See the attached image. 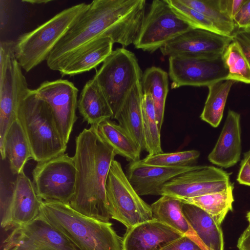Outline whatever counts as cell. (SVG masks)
Masks as SVG:
<instances>
[{"label":"cell","mask_w":250,"mask_h":250,"mask_svg":"<svg viewBox=\"0 0 250 250\" xmlns=\"http://www.w3.org/2000/svg\"><path fill=\"white\" fill-rule=\"evenodd\" d=\"M145 0H94L88 3L54 47L48 67L59 71L63 62L83 46L110 38L123 47L135 43L145 17Z\"/></svg>","instance_id":"cell-1"},{"label":"cell","mask_w":250,"mask_h":250,"mask_svg":"<svg viewBox=\"0 0 250 250\" xmlns=\"http://www.w3.org/2000/svg\"><path fill=\"white\" fill-rule=\"evenodd\" d=\"M116 153L102 139L97 128H84L75 138L76 168L74 194L69 205L78 212L104 222L111 218L106 183Z\"/></svg>","instance_id":"cell-2"},{"label":"cell","mask_w":250,"mask_h":250,"mask_svg":"<svg viewBox=\"0 0 250 250\" xmlns=\"http://www.w3.org/2000/svg\"><path fill=\"white\" fill-rule=\"evenodd\" d=\"M39 216L78 250H123V238L113 229L112 223L86 216L68 204L42 201Z\"/></svg>","instance_id":"cell-3"},{"label":"cell","mask_w":250,"mask_h":250,"mask_svg":"<svg viewBox=\"0 0 250 250\" xmlns=\"http://www.w3.org/2000/svg\"><path fill=\"white\" fill-rule=\"evenodd\" d=\"M17 119L29 142L33 159L43 162L65 153L67 148L49 104L35 89H29L20 101Z\"/></svg>","instance_id":"cell-4"},{"label":"cell","mask_w":250,"mask_h":250,"mask_svg":"<svg viewBox=\"0 0 250 250\" xmlns=\"http://www.w3.org/2000/svg\"><path fill=\"white\" fill-rule=\"evenodd\" d=\"M88 5L83 2L66 8L18 38L16 42V59L26 72L46 61L54 47Z\"/></svg>","instance_id":"cell-5"},{"label":"cell","mask_w":250,"mask_h":250,"mask_svg":"<svg viewBox=\"0 0 250 250\" xmlns=\"http://www.w3.org/2000/svg\"><path fill=\"white\" fill-rule=\"evenodd\" d=\"M143 72L137 58L124 47L117 48L103 62L93 78L103 91L116 120L128 93L141 82Z\"/></svg>","instance_id":"cell-6"},{"label":"cell","mask_w":250,"mask_h":250,"mask_svg":"<svg viewBox=\"0 0 250 250\" xmlns=\"http://www.w3.org/2000/svg\"><path fill=\"white\" fill-rule=\"evenodd\" d=\"M0 190L1 228L8 230L22 227L39 216L43 201L24 171L13 182H8L1 171Z\"/></svg>","instance_id":"cell-7"},{"label":"cell","mask_w":250,"mask_h":250,"mask_svg":"<svg viewBox=\"0 0 250 250\" xmlns=\"http://www.w3.org/2000/svg\"><path fill=\"white\" fill-rule=\"evenodd\" d=\"M106 193L111 218L123 224L127 229L153 219L151 206L135 191L120 163L116 160L109 169Z\"/></svg>","instance_id":"cell-8"},{"label":"cell","mask_w":250,"mask_h":250,"mask_svg":"<svg viewBox=\"0 0 250 250\" xmlns=\"http://www.w3.org/2000/svg\"><path fill=\"white\" fill-rule=\"evenodd\" d=\"M32 173L36 192L43 201L69 204L76 183L73 157L64 153L38 163Z\"/></svg>","instance_id":"cell-9"},{"label":"cell","mask_w":250,"mask_h":250,"mask_svg":"<svg viewBox=\"0 0 250 250\" xmlns=\"http://www.w3.org/2000/svg\"><path fill=\"white\" fill-rule=\"evenodd\" d=\"M192 28L175 13L167 0H154L145 16L134 45L137 49L153 53Z\"/></svg>","instance_id":"cell-10"},{"label":"cell","mask_w":250,"mask_h":250,"mask_svg":"<svg viewBox=\"0 0 250 250\" xmlns=\"http://www.w3.org/2000/svg\"><path fill=\"white\" fill-rule=\"evenodd\" d=\"M233 186L229 175L211 166H196L165 184L160 195L181 200L224 191Z\"/></svg>","instance_id":"cell-11"},{"label":"cell","mask_w":250,"mask_h":250,"mask_svg":"<svg viewBox=\"0 0 250 250\" xmlns=\"http://www.w3.org/2000/svg\"><path fill=\"white\" fill-rule=\"evenodd\" d=\"M171 88L183 86H208L227 79L229 71L223 55L214 58L169 57Z\"/></svg>","instance_id":"cell-12"},{"label":"cell","mask_w":250,"mask_h":250,"mask_svg":"<svg viewBox=\"0 0 250 250\" xmlns=\"http://www.w3.org/2000/svg\"><path fill=\"white\" fill-rule=\"evenodd\" d=\"M35 90L50 106L58 131L67 145L78 118V88L67 80L59 79L44 81Z\"/></svg>","instance_id":"cell-13"},{"label":"cell","mask_w":250,"mask_h":250,"mask_svg":"<svg viewBox=\"0 0 250 250\" xmlns=\"http://www.w3.org/2000/svg\"><path fill=\"white\" fill-rule=\"evenodd\" d=\"M232 37L192 28L172 39L160 49L164 56L214 58L223 55Z\"/></svg>","instance_id":"cell-14"},{"label":"cell","mask_w":250,"mask_h":250,"mask_svg":"<svg viewBox=\"0 0 250 250\" xmlns=\"http://www.w3.org/2000/svg\"><path fill=\"white\" fill-rule=\"evenodd\" d=\"M21 69L15 58L9 64L4 74L0 76V150L2 160L6 159L4 151L6 134L17 119L20 101L29 89Z\"/></svg>","instance_id":"cell-15"},{"label":"cell","mask_w":250,"mask_h":250,"mask_svg":"<svg viewBox=\"0 0 250 250\" xmlns=\"http://www.w3.org/2000/svg\"><path fill=\"white\" fill-rule=\"evenodd\" d=\"M196 166L163 167L144 164L140 159L130 162L126 176L137 193L140 196L159 195L164 185L175 177L193 169Z\"/></svg>","instance_id":"cell-16"},{"label":"cell","mask_w":250,"mask_h":250,"mask_svg":"<svg viewBox=\"0 0 250 250\" xmlns=\"http://www.w3.org/2000/svg\"><path fill=\"white\" fill-rule=\"evenodd\" d=\"M183 235L155 219L127 229L123 238V250H161Z\"/></svg>","instance_id":"cell-17"},{"label":"cell","mask_w":250,"mask_h":250,"mask_svg":"<svg viewBox=\"0 0 250 250\" xmlns=\"http://www.w3.org/2000/svg\"><path fill=\"white\" fill-rule=\"evenodd\" d=\"M240 115L229 109L220 136L208 156L213 164L228 168L239 160L241 153Z\"/></svg>","instance_id":"cell-18"},{"label":"cell","mask_w":250,"mask_h":250,"mask_svg":"<svg viewBox=\"0 0 250 250\" xmlns=\"http://www.w3.org/2000/svg\"><path fill=\"white\" fill-rule=\"evenodd\" d=\"M114 44L108 37L97 39L79 49L62 64V76H74L96 68L110 55Z\"/></svg>","instance_id":"cell-19"},{"label":"cell","mask_w":250,"mask_h":250,"mask_svg":"<svg viewBox=\"0 0 250 250\" xmlns=\"http://www.w3.org/2000/svg\"><path fill=\"white\" fill-rule=\"evenodd\" d=\"M183 214L207 250H224L221 225L198 206L182 201Z\"/></svg>","instance_id":"cell-20"},{"label":"cell","mask_w":250,"mask_h":250,"mask_svg":"<svg viewBox=\"0 0 250 250\" xmlns=\"http://www.w3.org/2000/svg\"><path fill=\"white\" fill-rule=\"evenodd\" d=\"M78 109L83 121L97 128L102 122L112 119L113 116L105 96L94 78L83 86L78 99Z\"/></svg>","instance_id":"cell-21"},{"label":"cell","mask_w":250,"mask_h":250,"mask_svg":"<svg viewBox=\"0 0 250 250\" xmlns=\"http://www.w3.org/2000/svg\"><path fill=\"white\" fill-rule=\"evenodd\" d=\"M141 82L137 83L128 93L116 120L132 137L142 151L145 150L146 146L143 125L144 93Z\"/></svg>","instance_id":"cell-22"},{"label":"cell","mask_w":250,"mask_h":250,"mask_svg":"<svg viewBox=\"0 0 250 250\" xmlns=\"http://www.w3.org/2000/svg\"><path fill=\"white\" fill-rule=\"evenodd\" d=\"M150 206L153 219L169 226L183 235L190 237L203 250H207L186 219L181 199L163 195Z\"/></svg>","instance_id":"cell-23"},{"label":"cell","mask_w":250,"mask_h":250,"mask_svg":"<svg viewBox=\"0 0 250 250\" xmlns=\"http://www.w3.org/2000/svg\"><path fill=\"white\" fill-rule=\"evenodd\" d=\"M4 151L13 174L17 175L23 171L28 161L33 159L29 142L17 119L12 123L6 134Z\"/></svg>","instance_id":"cell-24"},{"label":"cell","mask_w":250,"mask_h":250,"mask_svg":"<svg viewBox=\"0 0 250 250\" xmlns=\"http://www.w3.org/2000/svg\"><path fill=\"white\" fill-rule=\"evenodd\" d=\"M102 139L117 155L130 162L140 160L141 150L128 133L120 125L110 119L102 122L97 128Z\"/></svg>","instance_id":"cell-25"},{"label":"cell","mask_w":250,"mask_h":250,"mask_svg":"<svg viewBox=\"0 0 250 250\" xmlns=\"http://www.w3.org/2000/svg\"><path fill=\"white\" fill-rule=\"evenodd\" d=\"M141 83L143 93L150 94L152 97L161 131L168 92V74L161 68L152 66L144 71Z\"/></svg>","instance_id":"cell-26"},{"label":"cell","mask_w":250,"mask_h":250,"mask_svg":"<svg viewBox=\"0 0 250 250\" xmlns=\"http://www.w3.org/2000/svg\"><path fill=\"white\" fill-rule=\"evenodd\" d=\"M15 229L31 240L52 250H78L64 235L39 216L28 224Z\"/></svg>","instance_id":"cell-27"},{"label":"cell","mask_w":250,"mask_h":250,"mask_svg":"<svg viewBox=\"0 0 250 250\" xmlns=\"http://www.w3.org/2000/svg\"><path fill=\"white\" fill-rule=\"evenodd\" d=\"M235 81L223 80L208 86V93L200 115L202 120L213 127L220 124L223 115L228 96Z\"/></svg>","instance_id":"cell-28"},{"label":"cell","mask_w":250,"mask_h":250,"mask_svg":"<svg viewBox=\"0 0 250 250\" xmlns=\"http://www.w3.org/2000/svg\"><path fill=\"white\" fill-rule=\"evenodd\" d=\"M209 20L220 34L232 37L236 32L233 19L227 14L222 0H180Z\"/></svg>","instance_id":"cell-29"},{"label":"cell","mask_w":250,"mask_h":250,"mask_svg":"<svg viewBox=\"0 0 250 250\" xmlns=\"http://www.w3.org/2000/svg\"><path fill=\"white\" fill-rule=\"evenodd\" d=\"M233 186L222 192L189 198L182 201L195 205L209 214L215 222L221 225L234 202Z\"/></svg>","instance_id":"cell-30"},{"label":"cell","mask_w":250,"mask_h":250,"mask_svg":"<svg viewBox=\"0 0 250 250\" xmlns=\"http://www.w3.org/2000/svg\"><path fill=\"white\" fill-rule=\"evenodd\" d=\"M143 125L145 146L148 155L163 153L160 132L155 107L150 94H144L142 100Z\"/></svg>","instance_id":"cell-31"},{"label":"cell","mask_w":250,"mask_h":250,"mask_svg":"<svg viewBox=\"0 0 250 250\" xmlns=\"http://www.w3.org/2000/svg\"><path fill=\"white\" fill-rule=\"evenodd\" d=\"M229 71L227 79L250 84V66L240 45L233 40L223 54Z\"/></svg>","instance_id":"cell-32"},{"label":"cell","mask_w":250,"mask_h":250,"mask_svg":"<svg viewBox=\"0 0 250 250\" xmlns=\"http://www.w3.org/2000/svg\"><path fill=\"white\" fill-rule=\"evenodd\" d=\"M200 152L189 150L171 153L148 155L142 162L144 164L163 167H185L191 166L199 157Z\"/></svg>","instance_id":"cell-33"},{"label":"cell","mask_w":250,"mask_h":250,"mask_svg":"<svg viewBox=\"0 0 250 250\" xmlns=\"http://www.w3.org/2000/svg\"><path fill=\"white\" fill-rule=\"evenodd\" d=\"M167 1L175 13L194 28L205 29L220 34L212 22L196 10L183 3L180 0Z\"/></svg>","instance_id":"cell-34"},{"label":"cell","mask_w":250,"mask_h":250,"mask_svg":"<svg viewBox=\"0 0 250 250\" xmlns=\"http://www.w3.org/2000/svg\"><path fill=\"white\" fill-rule=\"evenodd\" d=\"M16 42L1 41L0 43V76L3 75L11 62L16 58Z\"/></svg>","instance_id":"cell-35"},{"label":"cell","mask_w":250,"mask_h":250,"mask_svg":"<svg viewBox=\"0 0 250 250\" xmlns=\"http://www.w3.org/2000/svg\"><path fill=\"white\" fill-rule=\"evenodd\" d=\"M161 250H203L190 237L183 235Z\"/></svg>","instance_id":"cell-36"},{"label":"cell","mask_w":250,"mask_h":250,"mask_svg":"<svg viewBox=\"0 0 250 250\" xmlns=\"http://www.w3.org/2000/svg\"><path fill=\"white\" fill-rule=\"evenodd\" d=\"M239 29L250 28V0H246L233 19Z\"/></svg>","instance_id":"cell-37"},{"label":"cell","mask_w":250,"mask_h":250,"mask_svg":"<svg viewBox=\"0 0 250 250\" xmlns=\"http://www.w3.org/2000/svg\"><path fill=\"white\" fill-rule=\"evenodd\" d=\"M232 38L240 45L250 66V28L238 29L236 31Z\"/></svg>","instance_id":"cell-38"},{"label":"cell","mask_w":250,"mask_h":250,"mask_svg":"<svg viewBox=\"0 0 250 250\" xmlns=\"http://www.w3.org/2000/svg\"><path fill=\"white\" fill-rule=\"evenodd\" d=\"M224 9L228 15L233 19L246 0H222Z\"/></svg>","instance_id":"cell-39"},{"label":"cell","mask_w":250,"mask_h":250,"mask_svg":"<svg viewBox=\"0 0 250 250\" xmlns=\"http://www.w3.org/2000/svg\"><path fill=\"white\" fill-rule=\"evenodd\" d=\"M240 166L237 181L240 184L250 186V165L241 162Z\"/></svg>","instance_id":"cell-40"},{"label":"cell","mask_w":250,"mask_h":250,"mask_svg":"<svg viewBox=\"0 0 250 250\" xmlns=\"http://www.w3.org/2000/svg\"><path fill=\"white\" fill-rule=\"evenodd\" d=\"M237 246L239 250H250V226L249 225L239 237Z\"/></svg>","instance_id":"cell-41"},{"label":"cell","mask_w":250,"mask_h":250,"mask_svg":"<svg viewBox=\"0 0 250 250\" xmlns=\"http://www.w3.org/2000/svg\"><path fill=\"white\" fill-rule=\"evenodd\" d=\"M51 0H23L21 2H27L32 4H46L51 2Z\"/></svg>","instance_id":"cell-42"},{"label":"cell","mask_w":250,"mask_h":250,"mask_svg":"<svg viewBox=\"0 0 250 250\" xmlns=\"http://www.w3.org/2000/svg\"><path fill=\"white\" fill-rule=\"evenodd\" d=\"M242 162L247 163L250 165V150L245 154L244 159Z\"/></svg>","instance_id":"cell-43"},{"label":"cell","mask_w":250,"mask_h":250,"mask_svg":"<svg viewBox=\"0 0 250 250\" xmlns=\"http://www.w3.org/2000/svg\"><path fill=\"white\" fill-rule=\"evenodd\" d=\"M246 217L247 219V221L249 223V226H250V211L247 212L246 215Z\"/></svg>","instance_id":"cell-44"}]
</instances>
